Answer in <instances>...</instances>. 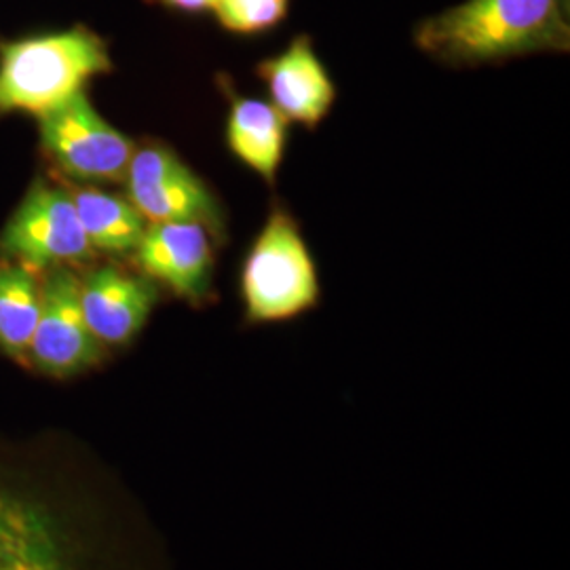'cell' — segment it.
Segmentation results:
<instances>
[{
	"label": "cell",
	"mask_w": 570,
	"mask_h": 570,
	"mask_svg": "<svg viewBox=\"0 0 570 570\" xmlns=\"http://www.w3.org/2000/svg\"><path fill=\"white\" fill-rule=\"evenodd\" d=\"M134 258L144 277L190 305H204L214 285V233L199 223L146 225Z\"/></svg>",
	"instance_id": "obj_9"
},
{
	"label": "cell",
	"mask_w": 570,
	"mask_h": 570,
	"mask_svg": "<svg viewBox=\"0 0 570 570\" xmlns=\"http://www.w3.org/2000/svg\"><path fill=\"white\" fill-rule=\"evenodd\" d=\"M226 94L230 100L226 119L228 150L266 183H275L284 161L289 122L271 102L244 98L235 91Z\"/></svg>",
	"instance_id": "obj_12"
},
{
	"label": "cell",
	"mask_w": 570,
	"mask_h": 570,
	"mask_svg": "<svg viewBox=\"0 0 570 570\" xmlns=\"http://www.w3.org/2000/svg\"><path fill=\"white\" fill-rule=\"evenodd\" d=\"M82 317L94 338L108 348L129 346L159 303V287L119 266H100L79 277Z\"/></svg>",
	"instance_id": "obj_10"
},
{
	"label": "cell",
	"mask_w": 570,
	"mask_h": 570,
	"mask_svg": "<svg viewBox=\"0 0 570 570\" xmlns=\"http://www.w3.org/2000/svg\"><path fill=\"white\" fill-rule=\"evenodd\" d=\"M569 35L562 0H465L423 21L414 42L438 60L484 63L567 51Z\"/></svg>",
	"instance_id": "obj_2"
},
{
	"label": "cell",
	"mask_w": 570,
	"mask_h": 570,
	"mask_svg": "<svg viewBox=\"0 0 570 570\" xmlns=\"http://www.w3.org/2000/svg\"><path fill=\"white\" fill-rule=\"evenodd\" d=\"M39 271L13 258L0 261V353L26 366L41 315Z\"/></svg>",
	"instance_id": "obj_13"
},
{
	"label": "cell",
	"mask_w": 570,
	"mask_h": 570,
	"mask_svg": "<svg viewBox=\"0 0 570 570\" xmlns=\"http://www.w3.org/2000/svg\"><path fill=\"white\" fill-rule=\"evenodd\" d=\"M0 252L35 271L82 263L96 256L68 190L32 184L0 235Z\"/></svg>",
	"instance_id": "obj_7"
},
{
	"label": "cell",
	"mask_w": 570,
	"mask_h": 570,
	"mask_svg": "<svg viewBox=\"0 0 570 570\" xmlns=\"http://www.w3.org/2000/svg\"><path fill=\"white\" fill-rule=\"evenodd\" d=\"M167 9L184 11V13H205L214 11L218 0H159Z\"/></svg>",
	"instance_id": "obj_16"
},
{
	"label": "cell",
	"mask_w": 570,
	"mask_h": 570,
	"mask_svg": "<svg viewBox=\"0 0 570 570\" xmlns=\"http://www.w3.org/2000/svg\"><path fill=\"white\" fill-rule=\"evenodd\" d=\"M239 294L247 326L285 324L320 305L313 254L292 214L273 209L245 256Z\"/></svg>",
	"instance_id": "obj_4"
},
{
	"label": "cell",
	"mask_w": 570,
	"mask_h": 570,
	"mask_svg": "<svg viewBox=\"0 0 570 570\" xmlns=\"http://www.w3.org/2000/svg\"><path fill=\"white\" fill-rule=\"evenodd\" d=\"M81 279L68 266L42 277L41 315L28 348L26 366L51 379H75L102 366L104 348L89 332L79 298Z\"/></svg>",
	"instance_id": "obj_8"
},
{
	"label": "cell",
	"mask_w": 570,
	"mask_h": 570,
	"mask_svg": "<svg viewBox=\"0 0 570 570\" xmlns=\"http://www.w3.org/2000/svg\"><path fill=\"white\" fill-rule=\"evenodd\" d=\"M70 197L94 252L112 256L134 254L148 223L127 197L91 186L72 190Z\"/></svg>",
	"instance_id": "obj_14"
},
{
	"label": "cell",
	"mask_w": 570,
	"mask_h": 570,
	"mask_svg": "<svg viewBox=\"0 0 570 570\" xmlns=\"http://www.w3.org/2000/svg\"><path fill=\"white\" fill-rule=\"evenodd\" d=\"M212 13L233 35H263L287 18L289 0H218Z\"/></svg>",
	"instance_id": "obj_15"
},
{
	"label": "cell",
	"mask_w": 570,
	"mask_h": 570,
	"mask_svg": "<svg viewBox=\"0 0 570 570\" xmlns=\"http://www.w3.org/2000/svg\"><path fill=\"white\" fill-rule=\"evenodd\" d=\"M112 72L102 37L85 26L0 45V115L41 117L94 77Z\"/></svg>",
	"instance_id": "obj_3"
},
{
	"label": "cell",
	"mask_w": 570,
	"mask_h": 570,
	"mask_svg": "<svg viewBox=\"0 0 570 570\" xmlns=\"http://www.w3.org/2000/svg\"><path fill=\"white\" fill-rule=\"evenodd\" d=\"M127 199L148 225L199 223L216 237L225 230V212L207 184L167 146L136 148L125 176Z\"/></svg>",
	"instance_id": "obj_6"
},
{
	"label": "cell",
	"mask_w": 570,
	"mask_h": 570,
	"mask_svg": "<svg viewBox=\"0 0 570 570\" xmlns=\"http://www.w3.org/2000/svg\"><path fill=\"white\" fill-rule=\"evenodd\" d=\"M37 119L42 148L66 176L89 184L125 183L136 146L104 119L85 89Z\"/></svg>",
	"instance_id": "obj_5"
},
{
	"label": "cell",
	"mask_w": 570,
	"mask_h": 570,
	"mask_svg": "<svg viewBox=\"0 0 570 570\" xmlns=\"http://www.w3.org/2000/svg\"><path fill=\"white\" fill-rule=\"evenodd\" d=\"M0 570H174L142 503L61 435H0Z\"/></svg>",
	"instance_id": "obj_1"
},
{
	"label": "cell",
	"mask_w": 570,
	"mask_h": 570,
	"mask_svg": "<svg viewBox=\"0 0 570 570\" xmlns=\"http://www.w3.org/2000/svg\"><path fill=\"white\" fill-rule=\"evenodd\" d=\"M256 75L287 122L315 129L336 102V85L306 35L296 37L282 53L261 61Z\"/></svg>",
	"instance_id": "obj_11"
}]
</instances>
